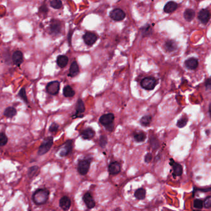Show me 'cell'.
I'll use <instances>...</instances> for the list:
<instances>
[{"label":"cell","mask_w":211,"mask_h":211,"mask_svg":"<svg viewBox=\"0 0 211 211\" xmlns=\"http://www.w3.org/2000/svg\"><path fill=\"white\" fill-rule=\"evenodd\" d=\"M50 192L46 189H38L36 191L32 196L34 203L37 205L45 204L49 198Z\"/></svg>","instance_id":"6da1fadb"},{"label":"cell","mask_w":211,"mask_h":211,"mask_svg":"<svg viewBox=\"0 0 211 211\" xmlns=\"http://www.w3.org/2000/svg\"><path fill=\"white\" fill-rule=\"evenodd\" d=\"M115 117L114 114L112 113H107L102 115L99 118V123L104 126H106V129L109 131H112V129L111 128V126H113V122Z\"/></svg>","instance_id":"7a4b0ae2"},{"label":"cell","mask_w":211,"mask_h":211,"mask_svg":"<svg viewBox=\"0 0 211 211\" xmlns=\"http://www.w3.org/2000/svg\"><path fill=\"white\" fill-rule=\"evenodd\" d=\"M53 144V137H47L45 138L43 143L39 147L38 154L39 155H43L47 153L50 149L51 148Z\"/></svg>","instance_id":"3957f363"},{"label":"cell","mask_w":211,"mask_h":211,"mask_svg":"<svg viewBox=\"0 0 211 211\" xmlns=\"http://www.w3.org/2000/svg\"><path fill=\"white\" fill-rule=\"evenodd\" d=\"M92 162V159H85L78 162L77 170L78 173L82 175H85L89 171L90 164Z\"/></svg>","instance_id":"277c9868"},{"label":"cell","mask_w":211,"mask_h":211,"mask_svg":"<svg viewBox=\"0 0 211 211\" xmlns=\"http://www.w3.org/2000/svg\"><path fill=\"white\" fill-rule=\"evenodd\" d=\"M157 84V81L153 77H144L141 81L142 88L148 90H151L154 89Z\"/></svg>","instance_id":"5b68a950"},{"label":"cell","mask_w":211,"mask_h":211,"mask_svg":"<svg viewBox=\"0 0 211 211\" xmlns=\"http://www.w3.org/2000/svg\"><path fill=\"white\" fill-rule=\"evenodd\" d=\"M60 87V83L57 81H52L48 84L46 86V91L48 94L55 95L58 94Z\"/></svg>","instance_id":"8992f818"},{"label":"cell","mask_w":211,"mask_h":211,"mask_svg":"<svg viewBox=\"0 0 211 211\" xmlns=\"http://www.w3.org/2000/svg\"><path fill=\"white\" fill-rule=\"evenodd\" d=\"M72 149V141L68 140L66 141L61 147V150L59 151V155L61 157L67 156Z\"/></svg>","instance_id":"52a82bcc"},{"label":"cell","mask_w":211,"mask_h":211,"mask_svg":"<svg viewBox=\"0 0 211 211\" xmlns=\"http://www.w3.org/2000/svg\"><path fill=\"white\" fill-rule=\"evenodd\" d=\"M110 17L114 21H122L124 19L125 17V14L122 9L117 8L113 9L111 12Z\"/></svg>","instance_id":"ba28073f"},{"label":"cell","mask_w":211,"mask_h":211,"mask_svg":"<svg viewBox=\"0 0 211 211\" xmlns=\"http://www.w3.org/2000/svg\"><path fill=\"white\" fill-rule=\"evenodd\" d=\"M108 171L111 175H116L121 171V165L118 162H113L109 165Z\"/></svg>","instance_id":"9c48e42d"},{"label":"cell","mask_w":211,"mask_h":211,"mask_svg":"<svg viewBox=\"0 0 211 211\" xmlns=\"http://www.w3.org/2000/svg\"><path fill=\"white\" fill-rule=\"evenodd\" d=\"M83 200L88 209H93L95 207V202L90 192H87L83 196Z\"/></svg>","instance_id":"30bf717a"},{"label":"cell","mask_w":211,"mask_h":211,"mask_svg":"<svg viewBox=\"0 0 211 211\" xmlns=\"http://www.w3.org/2000/svg\"><path fill=\"white\" fill-rule=\"evenodd\" d=\"M83 40L87 45H92L97 40V36L93 33L87 32L83 35Z\"/></svg>","instance_id":"8fae6325"},{"label":"cell","mask_w":211,"mask_h":211,"mask_svg":"<svg viewBox=\"0 0 211 211\" xmlns=\"http://www.w3.org/2000/svg\"><path fill=\"white\" fill-rule=\"evenodd\" d=\"M198 18L202 23L203 24L207 23L210 18V12L206 9H202L201 11H200V13L198 14Z\"/></svg>","instance_id":"7c38bea8"},{"label":"cell","mask_w":211,"mask_h":211,"mask_svg":"<svg viewBox=\"0 0 211 211\" xmlns=\"http://www.w3.org/2000/svg\"><path fill=\"white\" fill-rule=\"evenodd\" d=\"M13 62L17 66H20L23 62V54L21 51H16L13 55Z\"/></svg>","instance_id":"4fadbf2b"},{"label":"cell","mask_w":211,"mask_h":211,"mask_svg":"<svg viewBox=\"0 0 211 211\" xmlns=\"http://www.w3.org/2000/svg\"><path fill=\"white\" fill-rule=\"evenodd\" d=\"M59 206L63 210H67L69 209L71 206V201L67 196H63L59 201Z\"/></svg>","instance_id":"5bb4252c"},{"label":"cell","mask_w":211,"mask_h":211,"mask_svg":"<svg viewBox=\"0 0 211 211\" xmlns=\"http://www.w3.org/2000/svg\"><path fill=\"white\" fill-rule=\"evenodd\" d=\"M80 135L84 139H92L94 136L95 132L92 128H88L82 131L81 132Z\"/></svg>","instance_id":"9a60e30c"},{"label":"cell","mask_w":211,"mask_h":211,"mask_svg":"<svg viewBox=\"0 0 211 211\" xmlns=\"http://www.w3.org/2000/svg\"><path fill=\"white\" fill-rule=\"evenodd\" d=\"M85 111V107L83 100L82 99H78L76 105V112H77L76 117H79L82 118L83 115H82L81 114L84 113Z\"/></svg>","instance_id":"2e32d148"},{"label":"cell","mask_w":211,"mask_h":211,"mask_svg":"<svg viewBox=\"0 0 211 211\" xmlns=\"http://www.w3.org/2000/svg\"><path fill=\"white\" fill-rule=\"evenodd\" d=\"M185 65L190 69H195L198 66V61L195 58H191L185 62Z\"/></svg>","instance_id":"e0dca14e"},{"label":"cell","mask_w":211,"mask_h":211,"mask_svg":"<svg viewBox=\"0 0 211 211\" xmlns=\"http://www.w3.org/2000/svg\"><path fill=\"white\" fill-rule=\"evenodd\" d=\"M178 7L177 4L174 1L168 2L164 6V11L167 13H171L175 11Z\"/></svg>","instance_id":"ac0fdd59"},{"label":"cell","mask_w":211,"mask_h":211,"mask_svg":"<svg viewBox=\"0 0 211 211\" xmlns=\"http://www.w3.org/2000/svg\"><path fill=\"white\" fill-rule=\"evenodd\" d=\"M78 73H79V68H78V66L77 62H74L71 64V66L70 67L69 76L73 77L76 76L78 74Z\"/></svg>","instance_id":"d6986e66"},{"label":"cell","mask_w":211,"mask_h":211,"mask_svg":"<svg viewBox=\"0 0 211 211\" xmlns=\"http://www.w3.org/2000/svg\"><path fill=\"white\" fill-rule=\"evenodd\" d=\"M68 58L65 55H60L57 58V64L60 68H63L68 63Z\"/></svg>","instance_id":"ffe728a7"},{"label":"cell","mask_w":211,"mask_h":211,"mask_svg":"<svg viewBox=\"0 0 211 211\" xmlns=\"http://www.w3.org/2000/svg\"><path fill=\"white\" fill-rule=\"evenodd\" d=\"M172 167L173 170V173L176 176H181L183 173V168L179 164L176 162H172Z\"/></svg>","instance_id":"44dd1931"},{"label":"cell","mask_w":211,"mask_h":211,"mask_svg":"<svg viewBox=\"0 0 211 211\" xmlns=\"http://www.w3.org/2000/svg\"><path fill=\"white\" fill-rule=\"evenodd\" d=\"M75 91L70 86H66L63 89V94L65 97H72L75 95Z\"/></svg>","instance_id":"7402d4cb"},{"label":"cell","mask_w":211,"mask_h":211,"mask_svg":"<svg viewBox=\"0 0 211 211\" xmlns=\"http://www.w3.org/2000/svg\"><path fill=\"white\" fill-rule=\"evenodd\" d=\"M146 192L144 188H139L135 191V197L138 200H143L146 197Z\"/></svg>","instance_id":"603a6c76"},{"label":"cell","mask_w":211,"mask_h":211,"mask_svg":"<svg viewBox=\"0 0 211 211\" xmlns=\"http://www.w3.org/2000/svg\"><path fill=\"white\" fill-rule=\"evenodd\" d=\"M60 30H61V26H60V24L58 21H53L50 26V31L51 33L57 34L59 33Z\"/></svg>","instance_id":"cb8c5ba5"},{"label":"cell","mask_w":211,"mask_h":211,"mask_svg":"<svg viewBox=\"0 0 211 211\" xmlns=\"http://www.w3.org/2000/svg\"><path fill=\"white\" fill-rule=\"evenodd\" d=\"M195 16V11L193 9H186L185 11L184 17H185V19L187 21H192L193 19H194Z\"/></svg>","instance_id":"d4e9b609"},{"label":"cell","mask_w":211,"mask_h":211,"mask_svg":"<svg viewBox=\"0 0 211 211\" xmlns=\"http://www.w3.org/2000/svg\"><path fill=\"white\" fill-rule=\"evenodd\" d=\"M16 113H17V111L16 110V108L12 107H8L7 108H6V110H4V115L8 118H13L16 115Z\"/></svg>","instance_id":"484cf974"},{"label":"cell","mask_w":211,"mask_h":211,"mask_svg":"<svg viewBox=\"0 0 211 211\" xmlns=\"http://www.w3.org/2000/svg\"><path fill=\"white\" fill-rule=\"evenodd\" d=\"M166 49L169 51H174L175 50H176L177 49V45L175 44V42L173 40H168L167 41L166 43Z\"/></svg>","instance_id":"4316f807"},{"label":"cell","mask_w":211,"mask_h":211,"mask_svg":"<svg viewBox=\"0 0 211 211\" xmlns=\"http://www.w3.org/2000/svg\"><path fill=\"white\" fill-rule=\"evenodd\" d=\"M151 119H152V117L151 115L143 116L140 119V123L142 126H147L149 125L151 122Z\"/></svg>","instance_id":"83f0119b"},{"label":"cell","mask_w":211,"mask_h":211,"mask_svg":"<svg viewBox=\"0 0 211 211\" xmlns=\"http://www.w3.org/2000/svg\"><path fill=\"white\" fill-rule=\"evenodd\" d=\"M146 134H144L143 132H139V133H136L134 135L135 140L138 142H143L146 139Z\"/></svg>","instance_id":"f1b7e54d"},{"label":"cell","mask_w":211,"mask_h":211,"mask_svg":"<svg viewBox=\"0 0 211 211\" xmlns=\"http://www.w3.org/2000/svg\"><path fill=\"white\" fill-rule=\"evenodd\" d=\"M51 6L55 9H60L63 6L61 0H52L50 2Z\"/></svg>","instance_id":"f546056e"},{"label":"cell","mask_w":211,"mask_h":211,"mask_svg":"<svg viewBox=\"0 0 211 211\" xmlns=\"http://www.w3.org/2000/svg\"><path fill=\"white\" fill-rule=\"evenodd\" d=\"M187 122H188V119L187 118H182L177 122V126L180 128H183L184 126H186V123H187Z\"/></svg>","instance_id":"4dcf8cb0"},{"label":"cell","mask_w":211,"mask_h":211,"mask_svg":"<svg viewBox=\"0 0 211 211\" xmlns=\"http://www.w3.org/2000/svg\"><path fill=\"white\" fill-rule=\"evenodd\" d=\"M8 142V137L5 134L1 132L0 133V146H4Z\"/></svg>","instance_id":"1f68e13d"},{"label":"cell","mask_w":211,"mask_h":211,"mask_svg":"<svg viewBox=\"0 0 211 211\" xmlns=\"http://www.w3.org/2000/svg\"><path fill=\"white\" fill-rule=\"evenodd\" d=\"M38 171V167L37 166H33L28 170V176L33 177Z\"/></svg>","instance_id":"d6a6232c"},{"label":"cell","mask_w":211,"mask_h":211,"mask_svg":"<svg viewBox=\"0 0 211 211\" xmlns=\"http://www.w3.org/2000/svg\"><path fill=\"white\" fill-rule=\"evenodd\" d=\"M19 95L21 97V98L25 101L26 103L28 102V100H27V95H26V89L25 88H22L21 89V90L19 91Z\"/></svg>","instance_id":"836d02e7"},{"label":"cell","mask_w":211,"mask_h":211,"mask_svg":"<svg viewBox=\"0 0 211 211\" xmlns=\"http://www.w3.org/2000/svg\"><path fill=\"white\" fill-rule=\"evenodd\" d=\"M107 143V138L106 136H101L99 138V145L101 147L104 148Z\"/></svg>","instance_id":"e575fe53"},{"label":"cell","mask_w":211,"mask_h":211,"mask_svg":"<svg viewBox=\"0 0 211 211\" xmlns=\"http://www.w3.org/2000/svg\"><path fill=\"white\" fill-rule=\"evenodd\" d=\"M194 207L198 209H201L203 207V202L200 200H195L193 204Z\"/></svg>","instance_id":"d590c367"},{"label":"cell","mask_w":211,"mask_h":211,"mask_svg":"<svg viewBox=\"0 0 211 211\" xmlns=\"http://www.w3.org/2000/svg\"><path fill=\"white\" fill-rule=\"evenodd\" d=\"M204 207L206 208H211V196L207 197L204 202Z\"/></svg>","instance_id":"8d00e7d4"},{"label":"cell","mask_w":211,"mask_h":211,"mask_svg":"<svg viewBox=\"0 0 211 211\" xmlns=\"http://www.w3.org/2000/svg\"><path fill=\"white\" fill-rule=\"evenodd\" d=\"M151 146L154 149H156L157 148H158L159 146V142L154 138H152L151 139Z\"/></svg>","instance_id":"74e56055"},{"label":"cell","mask_w":211,"mask_h":211,"mask_svg":"<svg viewBox=\"0 0 211 211\" xmlns=\"http://www.w3.org/2000/svg\"><path fill=\"white\" fill-rule=\"evenodd\" d=\"M58 128H59V125L55 123H53L50 126V127L49 128V131L51 132H56L58 130Z\"/></svg>","instance_id":"f35d334b"},{"label":"cell","mask_w":211,"mask_h":211,"mask_svg":"<svg viewBox=\"0 0 211 211\" xmlns=\"http://www.w3.org/2000/svg\"><path fill=\"white\" fill-rule=\"evenodd\" d=\"M153 159V156H152V154H150V153H148L145 157H144V162H146V163H149Z\"/></svg>","instance_id":"ab89813d"},{"label":"cell","mask_w":211,"mask_h":211,"mask_svg":"<svg viewBox=\"0 0 211 211\" xmlns=\"http://www.w3.org/2000/svg\"><path fill=\"white\" fill-rule=\"evenodd\" d=\"M205 86L207 90H211V77L207 79L206 82H205Z\"/></svg>","instance_id":"60d3db41"},{"label":"cell","mask_w":211,"mask_h":211,"mask_svg":"<svg viewBox=\"0 0 211 211\" xmlns=\"http://www.w3.org/2000/svg\"><path fill=\"white\" fill-rule=\"evenodd\" d=\"M40 9L41 10V11H43V12H47V11H48V9H47V8L45 6H42V7L40 8Z\"/></svg>","instance_id":"b9f144b4"},{"label":"cell","mask_w":211,"mask_h":211,"mask_svg":"<svg viewBox=\"0 0 211 211\" xmlns=\"http://www.w3.org/2000/svg\"><path fill=\"white\" fill-rule=\"evenodd\" d=\"M209 113H210V116L211 118V104L209 106Z\"/></svg>","instance_id":"7bdbcfd3"}]
</instances>
